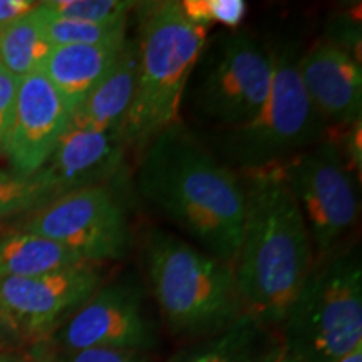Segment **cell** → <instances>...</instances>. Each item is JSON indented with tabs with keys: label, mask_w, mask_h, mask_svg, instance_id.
<instances>
[{
	"label": "cell",
	"mask_w": 362,
	"mask_h": 362,
	"mask_svg": "<svg viewBox=\"0 0 362 362\" xmlns=\"http://www.w3.org/2000/svg\"><path fill=\"white\" fill-rule=\"evenodd\" d=\"M136 188L198 248L233 265L247 208L242 175L221 163L181 121L143 148Z\"/></svg>",
	"instance_id": "1"
},
{
	"label": "cell",
	"mask_w": 362,
	"mask_h": 362,
	"mask_svg": "<svg viewBox=\"0 0 362 362\" xmlns=\"http://www.w3.org/2000/svg\"><path fill=\"white\" fill-rule=\"evenodd\" d=\"M247 194L242 242L233 262L243 314L280 325L314 265L309 233L282 165L242 173Z\"/></svg>",
	"instance_id": "2"
},
{
	"label": "cell",
	"mask_w": 362,
	"mask_h": 362,
	"mask_svg": "<svg viewBox=\"0 0 362 362\" xmlns=\"http://www.w3.org/2000/svg\"><path fill=\"white\" fill-rule=\"evenodd\" d=\"M138 81L123 123L126 148H143L178 123L181 101L198 57L205 47L208 27L187 19L181 2L138 4Z\"/></svg>",
	"instance_id": "3"
},
{
	"label": "cell",
	"mask_w": 362,
	"mask_h": 362,
	"mask_svg": "<svg viewBox=\"0 0 362 362\" xmlns=\"http://www.w3.org/2000/svg\"><path fill=\"white\" fill-rule=\"evenodd\" d=\"M143 255L153 296L175 332L214 336L243 314L232 264L160 228L148 232Z\"/></svg>",
	"instance_id": "4"
},
{
	"label": "cell",
	"mask_w": 362,
	"mask_h": 362,
	"mask_svg": "<svg viewBox=\"0 0 362 362\" xmlns=\"http://www.w3.org/2000/svg\"><path fill=\"white\" fill-rule=\"evenodd\" d=\"M293 44L274 47V78L260 111L237 128L216 131L211 153L235 171L279 166L327 138L329 123L307 96Z\"/></svg>",
	"instance_id": "5"
},
{
	"label": "cell",
	"mask_w": 362,
	"mask_h": 362,
	"mask_svg": "<svg viewBox=\"0 0 362 362\" xmlns=\"http://www.w3.org/2000/svg\"><path fill=\"white\" fill-rule=\"evenodd\" d=\"M282 349L298 362H337L362 342V262L339 245L314 260L282 320Z\"/></svg>",
	"instance_id": "6"
},
{
	"label": "cell",
	"mask_w": 362,
	"mask_h": 362,
	"mask_svg": "<svg viewBox=\"0 0 362 362\" xmlns=\"http://www.w3.org/2000/svg\"><path fill=\"white\" fill-rule=\"evenodd\" d=\"M274 78V47L248 30L206 40L183 93L181 106L216 131L237 128L264 106Z\"/></svg>",
	"instance_id": "7"
},
{
	"label": "cell",
	"mask_w": 362,
	"mask_h": 362,
	"mask_svg": "<svg viewBox=\"0 0 362 362\" xmlns=\"http://www.w3.org/2000/svg\"><path fill=\"white\" fill-rule=\"evenodd\" d=\"M307 233L314 260L342 245L359 220V189L339 143L324 138L282 165Z\"/></svg>",
	"instance_id": "8"
},
{
	"label": "cell",
	"mask_w": 362,
	"mask_h": 362,
	"mask_svg": "<svg viewBox=\"0 0 362 362\" xmlns=\"http://www.w3.org/2000/svg\"><path fill=\"white\" fill-rule=\"evenodd\" d=\"M16 230L51 240L96 265L123 259L131 243L124 208L106 185L61 194L33 211Z\"/></svg>",
	"instance_id": "9"
},
{
	"label": "cell",
	"mask_w": 362,
	"mask_h": 362,
	"mask_svg": "<svg viewBox=\"0 0 362 362\" xmlns=\"http://www.w3.org/2000/svg\"><path fill=\"white\" fill-rule=\"evenodd\" d=\"M156 342V325L144 307L141 288L131 280L99 285L83 305L40 341L57 354L84 349L144 352Z\"/></svg>",
	"instance_id": "10"
},
{
	"label": "cell",
	"mask_w": 362,
	"mask_h": 362,
	"mask_svg": "<svg viewBox=\"0 0 362 362\" xmlns=\"http://www.w3.org/2000/svg\"><path fill=\"white\" fill-rule=\"evenodd\" d=\"M103 284L96 264L0 280V322L22 342L44 341Z\"/></svg>",
	"instance_id": "11"
},
{
	"label": "cell",
	"mask_w": 362,
	"mask_h": 362,
	"mask_svg": "<svg viewBox=\"0 0 362 362\" xmlns=\"http://www.w3.org/2000/svg\"><path fill=\"white\" fill-rule=\"evenodd\" d=\"M71 110L42 72L21 79L4 155L12 173L30 178L47 163L71 123Z\"/></svg>",
	"instance_id": "12"
},
{
	"label": "cell",
	"mask_w": 362,
	"mask_h": 362,
	"mask_svg": "<svg viewBox=\"0 0 362 362\" xmlns=\"http://www.w3.org/2000/svg\"><path fill=\"white\" fill-rule=\"evenodd\" d=\"M298 71L307 96L329 124L347 128L362 119L361 56L324 39L302 52Z\"/></svg>",
	"instance_id": "13"
},
{
	"label": "cell",
	"mask_w": 362,
	"mask_h": 362,
	"mask_svg": "<svg viewBox=\"0 0 362 362\" xmlns=\"http://www.w3.org/2000/svg\"><path fill=\"white\" fill-rule=\"evenodd\" d=\"M124 151L121 128L96 131L69 124L37 175L57 198L76 189L104 185L123 163Z\"/></svg>",
	"instance_id": "14"
},
{
	"label": "cell",
	"mask_w": 362,
	"mask_h": 362,
	"mask_svg": "<svg viewBox=\"0 0 362 362\" xmlns=\"http://www.w3.org/2000/svg\"><path fill=\"white\" fill-rule=\"evenodd\" d=\"M126 40L101 45H56L40 72L72 112L115 66Z\"/></svg>",
	"instance_id": "15"
},
{
	"label": "cell",
	"mask_w": 362,
	"mask_h": 362,
	"mask_svg": "<svg viewBox=\"0 0 362 362\" xmlns=\"http://www.w3.org/2000/svg\"><path fill=\"white\" fill-rule=\"evenodd\" d=\"M138 67V42L128 39L115 66L72 111L69 124L96 131L123 129L126 115L134 98Z\"/></svg>",
	"instance_id": "16"
},
{
	"label": "cell",
	"mask_w": 362,
	"mask_h": 362,
	"mask_svg": "<svg viewBox=\"0 0 362 362\" xmlns=\"http://www.w3.org/2000/svg\"><path fill=\"white\" fill-rule=\"evenodd\" d=\"M83 264L66 247L37 235L8 230L0 233V280L33 277Z\"/></svg>",
	"instance_id": "17"
},
{
	"label": "cell",
	"mask_w": 362,
	"mask_h": 362,
	"mask_svg": "<svg viewBox=\"0 0 362 362\" xmlns=\"http://www.w3.org/2000/svg\"><path fill=\"white\" fill-rule=\"evenodd\" d=\"M265 327L247 314L238 315L220 332L180 352L173 362H267Z\"/></svg>",
	"instance_id": "18"
},
{
	"label": "cell",
	"mask_w": 362,
	"mask_h": 362,
	"mask_svg": "<svg viewBox=\"0 0 362 362\" xmlns=\"http://www.w3.org/2000/svg\"><path fill=\"white\" fill-rule=\"evenodd\" d=\"M51 51L39 4L27 16L0 27V66L16 78L40 72Z\"/></svg>",
	"instance_id": "19"
},
{
	"label": "cell",
	"mask_w": 362,
	"mask_h": 362,
	"mask_svg": "<svg viewBox=\"0 0 362 362\" xmlns=\"http://www.w3.org/2000/svg\"><path fill=\"white\" fill-rule=\"evenodd\" d=\"M39 8L42 12L45 35L52 47L56 45H101L128 39L126 35L128 19L94 24V22L62 19V17L52 16L40 4Z\"/></svg>",
	"instance_id": "20"
},
{
	"label": "cell",
	"mask_w": 362,
	"mask_h": 362,
	"mask_svg": "<svg viewBox=\"0 0 362 362\" xmlns=\"http://www.w3.org/2000/svg\"><path fill=\"white\" fill-rule=\"evenodd\" d=\"M54 200L52 189L35 173L30 178L0 170V220L12 215L35 211Z\"/></svg>",
	"instance_id": "21"
},
{
	"label": "cell",
	"mask_w": 362,
	"mask_h": 362,
	"mask_svg": "<svg viewBox=\"0 0 362 362\" xmlns=\"http://www.w3.org/2000/svg\"><path fill=\"white\" fill-rule=\"evenodd\" d=\"M45 11L62 19L106 24L128 19V13L136 8L138 2L126 0H49L40 2Z\"/></svg>",
	"instance_id": "22"
},
{
	"label": "cell",
	"mask_w": 362,
	"mask_h": 362,
	"mask_svg": "<svg viewBox=\"0 0 362 362\" xmlns=\"http://www.w3.org/2000/svg\"><path fill=\"white\" fill-rule=\"evenodd\" d=\"M42 354L54 359L52 362H149L143 352L134 351H117V349H84L69 354H57L49 352L42 347ZM39 362H47L39 359Z\"/></svg>",
	"instance_id": "23"
},
{
	"label": "cell",
	"mask_w": 362,
	"mask_h": 362,
	"mask_svg": "<svg viewBox=\"0 0 362 362\" xmlns=\"http://www.w3.org/2000/svg\"><path fill=\"white\" fill-rule=\"evenodd\" d=\"M19 84V78H16L0 66V151L4 149V144H6L8 131H11L12 126Z\"/></svg>",
	"instance_id": "24"
},
{
	"label": "cell",
	"mask_w": 362,
	"mask_h": 362,
	"mask_svg": "<svg viewBox=\"0 0 362 362\" xmlns=\"http://www.w3.org/2000/svg\"><path fill=\"white\" fill-rule=\"evenodd\" d=\"M247 8L243 0H210V19L233 30L245 19Z\"/></svg>",
	"instance_id": "25"
},
{
	"label": "cell",
	"mask_w": 362,
	"mask_h": 362,
	"mask_svg": "<svg viewBox=\"0 0 362 362\" xmlns=\"http://www.w3.org/2000/svg\"><path fill=\"white\" fill-rule=\"evenodd\" d=\"M347 133L344 134L342 143H339L346 163L349 165L352 173L356 175V171L359 173L362 166V139H361V119L356 121L354 124L347 126Z\"/></svg>",
	"instance_id": "26"
},
{
	"label": "cell",
	"mask_w": 362,
	"mask_h": 362,
	"mask_svg": "<svg viewBox=\"0 0 362 362\" xmlns=\"http://www.w3.org/2000/svg\"><path fill=\"white\" fill-rule=\"evenodd\" d=\"M35 6L37 4L30 0H0V27L27 16Z\"/></svg>",
	"instance_id": "27"
},
{
	"label": "cell",
	"mask_w": 362,
	"mask_h": 362,
	"mask_svg": "<svg viewBox=\"0 0 362 362\" xmlns=\"http://www.w3.org/2000/svg\"><path fill=\"white\" fill-rule=\"evenodd\" d=\"M21 339L7 325L0 322V351H13V347L21 346Z\"/></svg>",
	"instance_id": "28"
},
{
	"label": "cell",
	"mask_w": 362,
	"mask_h": 362,
	"mask_svg": "<svg viewBox=\"0 0 362 362\" xmlns=\"http://www.w3.org/2000/svg\"><path fill=\"white\" fill-rule=\"evenodd\" d=\"M267 362H298V361L293 359L291 354H287L282 347H277V349L272 351V354Z\"/></svg>",
	"instance_id": "29"
},
{
	"label": "cell",
	"mask_w": 362,
	"mask_h": 362,
	"mask_svg": "<svg viewBox=\"0 0 362 362\" xmlns=\"http://www.w3.org/2000/svg\"><path fill=\"white\" fill-rule=\"evenodd\" d=\"M337 362H362V342L359 346H356L351 352H347L346 356L341 357Z\"/></svg>",
	"instance_id": "30"
},
{
	"label": "cell",
	"mask_w": 362,
	"mask_h": 362,
	"mask_svg": "<svg viewBox=\"0 0 362 362\" xmlns=\"http://www.w3.org/2000/svg\"><path fill=\"white\" fill-rule=\"evenodd\" d=\"M4 362H30L29 359H25V357H22L17 354V352H13V354L8 357V359H6Z\"/></svg>",
	"instance_id": "31"
},
{
	"label": "cell",
	"mask_w": 362,
	"mask_h": 362,
	"mask_svg": "<svg viewBox=\"0 0 362 362\" xmlns=\"http://www.w3.org/2000/svg\"><path fill=\"white\" fill-rule=\"evenodd\" d=\"M13 352H16V351H0V362H4L6 359H8V357H11Z\"/></svg>",
	"instance_id": "32"
}]
</instances>
